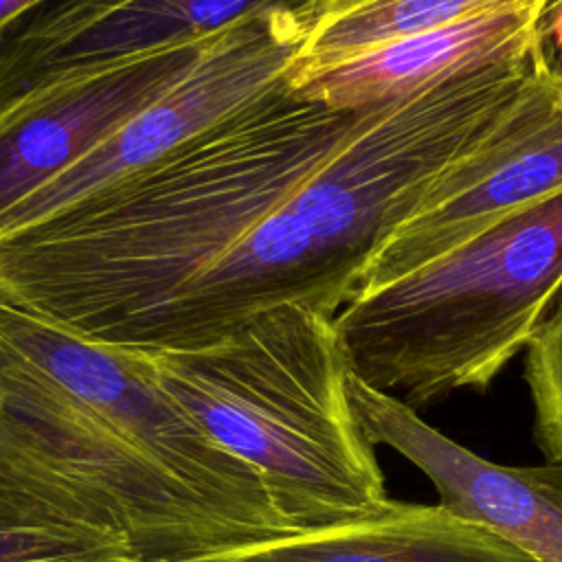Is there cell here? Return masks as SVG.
<instances>
[{"instance_id":"obj_1","label":"cell","mask_w":562,"mask_h":562,"mask_svg":"<svg viewBox=\"0 0 562 562\" xmlns=\"http://www.w3.org/2000/svg\"><path fill=\"white\" fill-rule=\"evenodd\" d=\"M362 108L290 77L149 167L0 235V305L138 353L215 345L303 305L334 318L386 233L351 160Z\"/></svg>"},{"instance_id":"obj_2","label":"cell","mask_w":562,"mask_h":562,"mask_svg":"<svg viewBox=\"0 0 562 562\" xmlns=\"http://www.w3.org/2000/svg\"><path fill=\"white\" fill-rule=\"evenodd\" d=\"M0 468L119 531L140 562L296 533L259 474L158 384L149 356L0 305Z\"/></svg>"},{"instance_id":"obj_3","label":"cell","mask_w":562,"mask_h":562,"mask_svg":"<svg viewBox=\"0 0 562 562\" xmlns=\"http://www.w3.org/2000/svg\"><path fill=\"white\" fill-rule=\"evenodd\" d=\"M147 356L169 397L259 474L296 533L389 503L375 446L351 408V369L334 318L281 305L215 345Z\"/></svg>"},{"instance_id":"obj_4","label":"cell","mask_w":562,"mask_h":562,"mask_svg":"<svg viewBox=\"0 0 562 562\" xmlns=\"http://www.w3.org/2000/svg\"><path fill=\"white\" fill-rule=\"evenodd\" d=\"M562 288V191L439 259L358 292L336 316L351 373L419 411L487 389Z\"/></svg>"},{"instance_id":"obj_5","label":"cell","mask_w":562,"mask_h":562,"mask_svg":"<svg viewBox=\"0 0 562 562\" xmlns=\"http://www.w3.org/2000/svg\"><path fill=\"white\" fill-rule=\"evenodd\" d=\"M327 0H50L0 33V105L57 77L224 33L250 18Z\"/></svg>"},{"instance_id":"obj_6","label":"cell","mask_w":562,"mask_h":562,"mask_svg":"<svg viewBox=\"0 0 562 562\" xmlns=\"http://www.w3.org/2000/svg\"><path fill=\"white\" fill-rule=\"evenodd\" d=\"M217 35L70 72L2 103L0 215L178 86Z\"/></svg>"},{"instance_id":"obj_7","label":"cell","mask_w":562,"mask_h":562,"mask_svg":"<svg viewBox=\"0 0 562 562\" xmlns=\"http://www.w3.org/2000/svg\"><path fill=\"white\" fill-rule=\"evenodd\" d=\"M349 400L364 437L413 463L437 490V505L514 544L533 562H562V461H487L353 373Z\"/></svg>"},{"instance_id":"obj_8","label":"cell","mask_w":562,"mask_h":562,"mask_svg":"<svg viewBox=\"0 0 562 562\" xmlns=\"http://www.w3.org/2000/svg\"><path fill=\"white\" fill-rule=\"evenodd\" d=\"M551 2L481 11L367 48L345 61L288 77L301 94L331 108L356 110L384 103L531 50L542 40V22Z\"/></svg>"},{"instance_id":"obj_9","label":"cell","mask_w":562,"mask_h":562,"mask_svg":"<svg viewBox=\"0 0 562 562\" xmlns=\"http://www.w3.org/2000/svg\"><path fill=\"white\" fill-rule=\"evenodd\" d=\"M193 562H533L514 544L441 505L389 498L378 512L318 531Z\"/></svg>"},{"instance_id":"obj_10","label":"cell","mask_w":562,"mask_h":562,"mask_svg":"<svg viewBox=\"0 0 562 562\" xmlns=\"http://www.w3.org/2000/svg\"><path fill=\"white\" fill-rule=\"evenodd\" d=\"M525 2L540 0H331L303 37L290 75L325 68L481 11Z\"/></svg>"},{"instance_id":"obj_11","label":"cell","mask_w":562,"mask_h":562,"mask_svg":"<svg viewBox=\"0 0 562 562\" xmlns=\"http://www.w3.org/2000/svg\"><path fill=\"white\" fill-rule=\"evenodd\" d=\"M70 522L55 501L0 468V562H70Z\"/></svg>"},{"instance_id":"obj_12","label":"cell","mask_w":562,"mask_h":562,"mask_svg":"<svg viewBox=\"0 0 562 562\" xmlns=\"http://www.w3.org/2000/svg\"><path fill=\"white\" fill-rule=\"evenodd\" d=\"M525 380L536 441L549 461H562V288L527 345Z\"/></svg>"},{"instance_id":"obj_13","label":"cell","mask_w":562,"mask_h":562,"mask_svg":"<svg viewBox=\"0 0 562 562\" xmlns=\"http://www.w3.org/2000/svg\"><path fill=\"white\" fill-rule=\"evenodd\" d=\"M542 37L553 61L562 70V0H553L549 4L542 22Z\"/></svg>"},{"instance_id":"obj_14","label":"cell","mask_w":562,"mask_h":562,"mask_svg":"<svg viewBox=\"0 0 562 562\" xmlns=\"http://www.w3.org/2000/svg\"><path fill=\"white\" fill-rule=\"evenodd\" d=\"M50 0H0V33Z\"/></svg>"}]
</instances>
